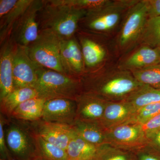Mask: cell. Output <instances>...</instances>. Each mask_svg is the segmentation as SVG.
I'll return each mask as SVG.
<instances>
[{"label": "cell", "mask_w": 160, "mask_h": 160, "mask_svg": "<svg viewBox=\"0 0 160 160\" xmlns=\"http://www.w3.org/2000/svg\"><path fill=\"white\" fill-rule=\"evenodd\" d=\"M32 160H46L43 159L40 156H38L36 158H35L34 159H33Z\"/></svg>", "instance_id": "obj_37"}, {"label": "cell", "mask_w": 160, "mask_h": 160, "mask_svg": "<svg viewBox=\"0 0 160 160\" xmlns=\"http://www.w3.org/2000/svg\"><path fill=\"white\" fill-rule=\"evenodd\" d=\"M138 1H112L102 8L87 12L80 21L79 29L96 34L110 31L119 22L124 11L131 8Z\"/></svg>", "instance_id": "obj_5"}, {"label": "cell", "mask_w": 160, "mask_h": 160, "mask_svg": "<svg viewBox=\"0 0 160 160\" xmlns=\"http://www.w3.org/2000/svg\"><path fill=\"white\" fill-rule=\"evenodd\" d=\"M160 113V102L147 105L138 109L131 122L143 125Z\"/></svg>", "instance_id": "obj_30"}, {"label": "cell", "mask_w": 160, "mask_h": 160, "mask_svg": "<svg viewBox=\"0 0 160 160\" xmlns=\"http://www.w3.org/2000/svg\"><path fill=\"white\" fill-rule=\"evenodd\" d=\"M137 110L147 105L160 102V89L143 85L127 100Z\"/></svg>", "instance_id": "obj_24"}, {"label": "cell", "mask_w": 160, "mask_h": 160, "mask_svg": "<svg viewBox=\"0 0 160 160\" xmlns=\"http://www.w3.org/2000/svg\"><path fill=\"white\" fill-rule=\"evenodd\" d=\"M41 67L29 57L26 46L17 44L13 55L14 89L34 88L37 82L38 71Z\"/></svg>", "instance_id": "obj_9"}, {"label": "cell", "mask_w": 160, "mask_h": 160, "mask_svg": "<svg viewBox=\"0 0 160 160\" xmlns=\"http://www.w3.org/2000/svg\"><path fill=\"white\" fill-rule=\"evenodd\" d=\"M160 64V50L145 46L138 49L119 68L130 72Z\"/></svg>", "instance_id": "obj_18"}, {"label": "cell", "mask_w": 160, "mask_h": 160, "mask_svg": "<svg viewBox=\"0 0 160 160\" xmlns=\"http://www.w3.org/2000/svg\"><path fill=\"white\" fill-rule=\"evenodd\" d=\"M46 100L39 97L26 100L15 109L11 118L28 122L42 119Z\"/></svg>", "instance_id": "obj_22"}, {"label": "cell", "mask_w": 160, "mask_h": 160, "mask_svg": "<svg viewBox=\"0 0 160 160\" xmlns=\"http://www.w3.org/2000/svg\"><path fill=\"white\" fill-rule=\"evenodd\" d=\"M58 1L66 6L87 12L100 9L112 2L109 0H58Z\"/></svg>", "instance_id": "obj_29"}, {"label": "cell", "mask_w": 160, "mask_h": 160, "mask_svg": "<svg viewBox=\"0 0 160 160\" xmlns=\"http://www.w3.org/2000/svg\"><path fill=\"white\" fill-rule=\"evenodd\" d=\"M104 146L88 142L75 133L66 150L68 160H95Z\"/></svg>", "instance_id": "obj_20"}, {"label": "cell", "mask_w": 160, "mask_h": 160, "mask_svg": "<svg viewBox=\"0 0 160 160\" xmlns=\"http://www.w3.org/2000/svg\"><path fill=\"white\" fill-rule=\"evenodd\" d=\"M32 2L33 0H18L15 6L0 18V44L11 36L15 24Z\"/></svg>", "instance_id": "obj_23"}, {"label": "cell", "mask_w": 160, "mask_h": 160, "mask_svg": "<svg viewBox=\"0 0 160 160\" xmlns=\"http://www.w3.org/2000/svg\"><path fill=\"white\" fill-rule=\"evenodd\" d=\"M75 100L56 98L46 100L42 119L72 126L76 120Z\"/></svg>", "instance_id": "obj_14"}, {"label": "cell", "mask_w": 160, "mask_h": 160, "mask_svg": "<svg viewBox=\"0 0 160 160\" xmlns=\"http://www.w3.org/2000/svg\"><path fill=\"white\" fill-rule=\"evenodd\" d=\"M43 0H33L15 24L11 36L17 45L28 46L38 38L40 29L38 16Z\"/></svg>", "instance_id": "obj_8"}, {"label": "cell", "mask_w": 160, "mask_h": 160, "mask_svg": "<svg viewBox=\"0 0 160 160\" xmlns=\"http://www.w3.org/2000/svg\"><path fill=\"white\" fill-rule=\"evenodd\" d=\"M72 127L78 136L88 142L97 146L108 145L107 130L100 123L76 120Z\"/></svg>", "instance_id": "obj_19"}, {"label": "cell", "mask_w": 160, "mask_h": 160, "mask_svg": "<svg viewBox=\"0 0 160 160\" xmlns=\"http://www.w3.org/2000/svg\"><path fill=\"white\" fill-rule=\"evenodd\" d=\"M76 102V120L100 123L107 102L95 95L82 92Z\"/></svg>", "instance_id": "obj_16"}, {"label": "cell", "mask_w": 160, "mask_h": 160, "mask_svg": "<svg viewBox=\"0 0 160 160\" xmlns=\"http://www.w3.org/2000/svg\"><path fill=\"white\" fill-rule=\"evenodd\" d=\"M5 132L12 160H32L38 156L36 136L27 122L7 118Z\"/></svg>", "instance_id": "obj_4"}, {"label": "cell", "mask_w": 160, "mask_h": 160, "mask_svg": "<svg viewBox=\"0 0 160 160\" xmlns=\"http://www.w3.org/2000/svg\"><path fill=\"white\" fill-rule=\"evenodd\" d=\"M83 92L91 93L107 102L126 101L143 84L131 72L119 69L102 70L99 67L81 78Z\"/></svg>", "instance_id": "obj_1"}, {"label": "cell", "mask_w": 160, "mask_h": 160, "mask_svg": "<svg viewBox=\"0 0 160 160\" xmlns=\"http://www.w3.org/2000/svg\"><path fill=\"white\" fill-rule=\"evenodd\" d=\"M16 45L11 36L0 45V100L14 89L13 55Z\"/></svg>", "instance_id": "obj_15"}, {"label": "cell", "mask_w": 160, "mask_h": 160, "mask_svg": "<svg viewBox=\"0 0 160 160\" xmlns=\"http://www.w3.org/2000/svg\"><path fill=\"white\" fill-rule=\"evenodd\" d=\"M148 19L146 0L138 1L129 8L120 32V46L127 47L141 38Z\"/></svg>", "instance_id": "obj_10"}, {"label": "cell", "mask_w": 160, "mask_h": 160, "mask_svg": "<svg viewBox=\"0 0 160 160\" xmlns=\"http://www.w3.org/2000/svg\"><path fill=\"white\" fill-rule=\"evenodd\" d=\"M131 72L143 85L160 89V64Z\"/></svg>", "instance_id": "obj_27"}, {"label": "cell", "mask_w": 160, "mask_h": 160, "mask_svg": "<svg viewBox=\"0 0 160 160\" xmlns=\"http://www.w3.org/2000/svg\"><path fill=\"white\" fill-rule=\"evenodd\" d=\"M108 145L131 152L147 146V136L142 124L129 122L107 130Z\"/></svg>", "instance_id": "obj_7"}, {"label": "cell", "mask_w": 160, "mask_h": 160, "mask_svg": "<svg viewBox=\"0 0 160 160\" xmlns=\"http://www.w3.org/2000/svg\"><path fill=\"white\" fill-rule=\"evenodd\" d=\"M140 38L146 46L160 50V17L148 19Z\"/></svg>", "instance_id": "obj_25"}, {"label": "cell", "mask_w": 160, "mask_h": 160, "mask_svg": "<svg viewBox=\"0 0 160 160\" xmlns=\"http://www.w3.org/2000/svg\"><path fill=\"white\" fill-rule=\"evenodd\" d=\"M95 35L80 29L75 34L82 53L86 72L100 67L106 59V49Z\"/></svg>", "instance_id": "obj_13"}, {"label": "cell", "mask_w": 160, "mask_h": 160, "mask_svg": "<svg viewBox=\"0 0 160 160\" xmlns=\"http://www.w3.org/2000/svg\"><path fill=\"white\" fill-rule=\"evenodd\" d=\"M148 18L160 17V0H146Z\"/></svg>", "instance_id": "obj_34"}, {"label": "cell", "mask_w": 160, "mask_h": 160, "mask_svg": "<svg viewBox=\"0 0 160 160\" xmlns=\"http://www.w3.org/2000/svg\"><path fill=\"white\" fill-rule=\"evenodd\" d=\"M0 160H5L2 159H0Z\"/></svg>", "instance_id": "obj_38"}, {"label": "cell", "mask_w": 160, "mask_h": 160, "mask_svg": "<svg viewBox=\"0 0 160 160\" xmlns=\"http://www.w3.org/2000/svg\"><path fill=\"white\" fill-rule=\"evenodd\" d=\"M18 0H0V18L2 17L15 6Z\"/></svg>", "instance_id": "obj_36"}, {"label": "cell", "mask_w": 160, "mask_h": 160, "mask_svg": "<svg viewBox=\"0 0 160 160\" xmlns=\"http://www.w3.org/2000/svg\"><path fill=\"white\" fill-rule=\"evenodd\" d=\"M38 16L40 30L48 29L60 39L74 36L81 20L87 12L66 6L58 0H43Z\"/></svg>", "instance_id": "obj_2"}, {"label": "cell", "mask_w": 160, "mask_h": 160, "mask_svg": "<svg viewBox=\"0 0 160 160\" xmlns=\"http://www.w3.org/2000/svg\"><path fill=\"white\" fill-rule=\"evenodd\" d=\"M34 88L39 98L47 100L66 98L76 101L83 92L80 79L42 67L38 71L37 82Z\"/></svg>", "instance_id": "obj_3"}, {"label": "cell", "mask_w": 160, "mask_h": 160, "mask_svg": "<svg viewBox=\"0 0 160 160\" xmlns=\"http://www.w3.org/2000/svg\"><path fill=\"white\" fill-rule=\"evenodd\" d=\"M137 109L126 101L107 102L100 124L106 130L131 122Z\"/></svg>", "instance_id": "obj_17"}, {"label": "cell", "mask_w": 160, "mask_h": 160, "mask_svg": "<svg viewBox=\"0 0 160 160\" xmlns=\"http://www.w3.org/2000/svg\"><path fill=\"white\" fill-rule=\"evenodd\" d=\"M37 97L38 94L34 88L15 89L0 100L1 113L7 118H10L12 112L20 104L26 100Z\"/></svg>", "instance_id": "obj_21"}, {"label": "cell", "mask_w": 160, "mask_h": 160, "mask_svg": "<svg viewBox=\"0 0 160 160\" xmlns=\"http://www.w3.org/2000/svg\"><path fill=\"white\" fill-rule=\"evenodd\" d=\"M135 160H160V153L146 146L134 152Z\"/></svg>", "instance_id": "obj_32"}, {"label": "cell", "mask_w": 160, "mask_h": 160, "mask_svg": "<svg viewBox=\"0 0 160 160\" xmlns=\"http://www.w3.org/2000/svg\"><path fill=\"white\" fill-rule=\"evenodd\" d=\"M7 118L2 114L0 115V154L1 159L5 160H12L10 153L6 145L5 138V126Z\"/></svg>", "instance_id": "obj_31"}, {"label": "cell", "mask_w": 160, "mask_h": 160, "mask_svg": "<svg viewBox=\"0 0 160 160\" xmlns=\"http://www.w3.org/2000/svg\"><path fill=\"white\" fill-rule=\"evenodd\" d=\"M60 56L66 74L81 79L86 69L81 46L75 35L61 40Z\"/></svg>", "instance_id": "obj_12"}, {"label": "cell", "mask_w": 160, "mask_h": 160, "mask_svg": "<svg viewBox=\"0 0 160 160\" xmlns=\"http://www.w3.org/2000/svg\"><path fill=\"white\" fill-rule=\"evenodd\" d=\"M147 146L160 153V129L146 134Z\"/></svg>", "instance_id": "obj_33"}, {"label": "cell", "mask_w": 160, "mask_h": 160, "mask_svg": "<svg viewBox=\"0 0 160 160\" xmlns=\"http://www.w3.org/2000/svg\"><path fill=\"white\" fill-rule=\"evenodd\" d=\"M95 160H135L134 152L105 145Z\"/></svg>", "instance_id": "obj_28"}, {"label": "cell", "mask_w": 160, "mask_h": 160, "mask_svg": "<svg viewBox=\"0 0 160 160\" xmlns=\"http://www.w3.org/2000/svg\"><path fill=\"white\" fill-rule=\"evenodd\" d=\"M26 122L36 135L65 150L75 133L72 126L69 125L42 119Z\"/></svg>", "instance_id": "obj_11"}, {"label": "cell", "mask_w": 160, "mask_h": 160, "mask_svg": "<svg viewBox=\"0 0 160 160\" xmlns=\"http://www.w3.org/2000/svg\"><path fill=\"white\" fill-rule=\"evenodd\" d=\"M146 134L160 129V113L143 124Z\"/></svg>", "instance_id": "obj_35"}, {"label": "cell", "mask_w": 160, "mask_h": 160, "mask_svg": "<svg viewBox=\"0 0 160 160\" xmlns=\"http://www.w3.org/2000/svg\"><path fill=\"white\" fill-rule=\"evenodd\" d=\"M61 40L50 30H40L38 38L26 47L29 57L43 68L66 75L60 56Z\"/></svg>", "instance_id": "obj_6"}, {"label": "cell", "mask_w": 160, "mask_h": 160, "mask_svg": "<svg viewBox=\"0 0 160 160\" xmlns=\"http://www.w3.org/2000/svg\"><path fill=\"white\" fill-rule=\"evenodd\" d=\"M36 139L39 156L46 160H68L66 150L48 142L37 136Z\"/></svg>", "instance_id": "obj_26"}]
</instances>
